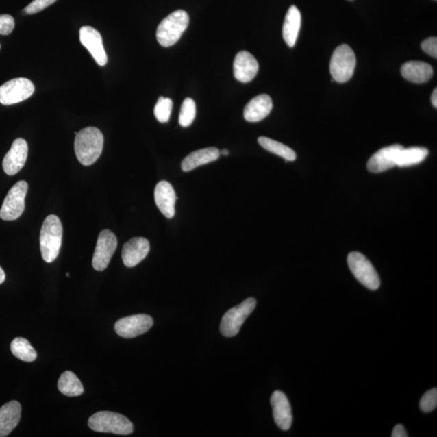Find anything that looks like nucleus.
Listing matches in <instances>:
<instances>
[{"instance_id":"1","label":"nucleus","mask_w":437,"mask_h":437,"mask_svg":"<svg viewBox=\"0 0 437 437\" xmlns=\"http://www.w3.org/2000/svg\"><path fill=\"white\" fill-rule=\"evenodd\" d=\"M104 137L99 129L89 127L77 133L75 153L84 166H92L100 158L103 149Z\"/></svg>"},{"instance_id":"2","label":"nucleus","mask_w":437,"mask_h":437,"mask_svg":"<svg viewBox=\"0 0 437 437\" xmlns=\"http://www.w3.org/2000/svg\"><path fill=\"white\" fill-rule=\"evenodd\" d=\"M62 238V226L60 218L48 216L44 221L40 234V249L45 262L51 263L59 256Z\"/></svg>"},{"instance_id":"3","label":"nucleus","mask_w":437,"mask_h":437,"mask_svg":"<svg viewBox=\"0 0 437 437\" xmlns=\"http://www.w3.org/2000/svg\"><path fill=\"white\" fill-rule=\"evenodd\" d=\"M188 13L177 10L160 22L157 30V38L160 46L169 47L176 44L188 27Z\"/></svg>"},{"instance_id":"4","label":"nucleus","mask_w":437,"mask_h":437,"mask_svg":"<svg viewBox=\"0 0 437 437\" xmlns=\"http://www.w3.org/2000/svg\"><path fill=\"white\" fill-rule=\"evenodd\" d=\"M88 426L92 431L108 432L117 435H130L134 431L133 423L121 414L99 412L88 419Z\"/></svg>"},{"instance_id":"5","label":"nucleus","mask_w":437,"mask_h":437,"mask_svg":"<svg viewBox=\"0 0 437 437\" xmlns=\"http://www.w3.org/2000/svg\"><path fill=\"white\" fill-rule=\"evenodd\" d=\"M356 66V58L349 45H341L333 53L329 64V71L338 83H345L353 77Z\"/></svg>"},{"instance_id":"6","label":"nucleus","mask_w":437,"mask_h":437,"mask_svg":"<svg viewBox=\"0 0 437 437\" xmlns=\"http://www.w3.org/2000/svg\"><path fill=\"white\" fill-rule=\"evenodd\" d=\"M256 304L255 299L249 297L227 311L221 323L220 329L223 336L227 338L236 336L245 321L255 309Z\"/></svg>"},{"instance_id":"7","label":"nucleus","mask_w":437,"mask_h":437,"mask_svg":"<svg viewBox=\"0 0 437 437\" xmlns=\"http://www.w3.org/2000/svg\"><path fill=\"white\" fill-rule=\"evenodd\" d=\"M347 264L356 279L370 290L380 287L381 280L375 269L366 257L359 252H351L347 256Z\"/></svg>"},{"instance_id":"8","label":"nucleus","mask_w":437,"mask_h":437,"mask_svg":"<svg viewBox=\"0 0 437 437\" xmlns=\"http://www.w3.org/2000/svg\"><path fill=\"white\" fill-rule=\"evenodd\" d=\"M29 185L25 181L18 182L8 191L0 209V218L3 221H16L25 210V199Z\"/></svg>"},{"instance_id":"9","label":"nucleus","mask_w":437,"mask_h":437,"mask_svg":"<svg viewBox=\"0 0 437 437\" xmlns=\"http://www.w3.org/2000/svg\"><path fill=\"white\" fill-rule=\"evenodd\" d=\"M35 88L31 80L16 78L0 87V103L5 105L19 103L33 95Z\"/></svg>"},{"instance_id":"10","label":"nucleus","mask_w":437,"mask_h":437,"mask_svg":"<svg viewBox=\"0 0 437 437\" xmlns=\"http://www.w3.org/2000/svg\"><path fill=\"white\" fill-rule=\"evenodd\" d=\"M118 247V240L110 230L101 231L98 236L97 247L92 258V267L102 271L109 266L111 258Z\"/></svg>"},{"instance_id":"11","label":"nucleus","mask_w":437,"mask_h":437,"mask_svg":"<svg viewBox=\"0 0 437 437\" xmlns=\"http://www.w3.org/2000/svg\"><path fill=\"white\" fill-rule=\"evenodd\" d=\"M153 325V320L149 315L136 314L118 320L114 329L120 337L132 338L149 332Z\"/></svg>"},{"instance_id":"12","label":"nucleus","mask_w":437,"mask_h":437,"mask_svg":"<svg viewBox=\"0 0 437 437\" xmlns=\"http://www.w3.org/2000/svg\"><path fill=\"white\" fill-rule=\"evenodd\" d=\"M79 40L84 47L90 52L97 64L103 66L108 62L101 35L97 29L91 26H83L79 29Z\"/></svg>"},{"instance_id":"13","label":"nucleus","mask_w":437,"mask_h":437,"mask_svg":"<svg viewBox=\"0 0 437 437\" xmlns=\"http://www.w3.org/2000/svg\"><path fill=\"white\" fill-rule=\"evenodd\" d=\"M28 145L25 140L20 138L13 142L3 160V168L8 175H15L21 171L28 157Z\"/></svg>"},{"instance_id":"14","label":"nucleus","mask_w":437,"mask_h":437,"mask_svg":"<svg viewBox=\"0 0 437 437\" xmlns=\"http://www.w3.org/2000/svg\"><path fill=\"white\" fill-rule=\"evenodd\" d=\"M271 404L276 425L281 430L290 429L292 423V414L287 396L282 391L276 390L271 395Z\"/></svg>"},{"instance_id":"15","label":"nucleus","mask_w":437,"mask_h":437,"mask_svg":"<svg viewBox=\"0 0 437 437\" xmlns=\"http://www.w3.org/2000/svg\"><path fill=\"white\" fill-rule=\"evenodd\" d=\"M403 149L400 145L386 147L369 160L367 168L369 172L377 173L389 171L396 166V160L399 151Z\"/></svg>"},{"instance_id":"16","label":"nucleus","mask_w":437,"mask_h":437,"mask_svg":"<svg viewBox=\"0 0 437 437\" xmlns=\"http://www.w3.org/2000/svg\"><path fill=\"white\" fill-rule=\"evenodd\" d=\"M150 244L145 238H134L125 243L123 248L122 258L124 265L134 267L139 264L148 255Z\"/></svg>"},{"instance_id":"17","label":"nucleus","mask_w":437,"mask_h":437,"mask_svg":"<svg viewBox=\"0 0 437 437\" xmlns=\"http://www.w3.org/2000/svg\"><path fill=\"white\" fill-rule=\"evenodd\" d=\"M260 65L251 53L240 51L236 55L234 62V73L236 80L248 83L255 78Z\"/></svg>"},{"instance_id":"18","label":"nucleus","mask_w":437,"mask_h":437,"mask_svg":"<svg viewBox=\"0 0 437 437\" xmlns=\"http://www.w3.org/2000/svg\"><path fill=\"white\" fill-rule=\"evenodd\" d=\"M155 204L160 212L168 218L175 216L177 195L175 189L166 181L160 182L154 191Z\"/></svg>"},{"instance_id":"19","label":"nucleus","mask_w":437,"mask_h":437,"mask_svg":"<svg viewBox=\"0 0 437 437\" xmlns=\"http://www.w3.org/2000/svg\"><path fill=\"white\" fill-rule=\"evenodd\" d=\"M273 103L271 97L266 95H258L245 105L244 118L249 123H258L266 118L271 112Z\"/></svg>"},{"instance_id":"20","label":"nucleus","mask_w":437,"mask_h":437,"mask_svg":"<svg viewBox=\"0 0 437 437\" xmlns=\"http://www.w3.org/2000/svg\"><path fill=\"white\" fill-rule=\"evenodd\" d=\"M21 417V405L11 401L0 408V437H5L14 430Z\"/></svg>"},{"instance_id":"21","label":"nucleus","mask_w":437,"mask_h":437,"mask_svg":"<svg viewBox=\"0 0 437 437\" xmlns=\"http://www.w3.org/2000/svg\"><path fill=\"white\" fill-rule=\"evenodd\" d=\"M401 73L408 82L423 84L429 82L432 77L434 68L425 62L410 61L405 62L401 68Z\"/></svg>"},{"instance_id":"22","label":"nucleus","mask_w":437,"mask_h":437,"mask_svg":"<svg viewBox=\"0 0 437 437\" xmlns=\"http://www.w3.org/2000/svg\"><path fill=\"white\" fill-rule=\"evenodd\" d=\"M220 155L221 151L214 147L195 151L182 160V169L184 172L193 171L203 164L215 162L220 158Z\"/></svg>"},{"instance_id":"23","label":"nucleus","mask_w":437,"mask_h":437,"mask_svg":"<svg viewBox=\"0 0 437 437\" xmlns=\"http://www.w3.org/2000/svg\"><path fill=\"white\" fill-rule=\"evenodd\" d=\"M301 15L296 6L290 7L285 16L283 26V37L289 47L295 46L300 32Z\"/></svg>"},{"instance_id":"24","label":"nucleus","mask_w":437,"mask_h":437,"mask_svg":"<svg viewBox=\"0 0 437 437\" xmlns=\"http://www.w3.org/2000/svg\"><path fill=\"white\" fill-rule=\"evenodd\" d=\"M429 155V150L421 147L403 149L396 160V166L401 168L414 166L423 162Z\"/></svg>"},{"instance_id":"25","label":"nucleus","mask_w":437,"mask_h":437,"mask_svg":"<svg viewBox=\"0 0 437 437\" xmlns=\"http://www.w3.org/2000/svg\"><path fill=\"white\" fill-rule=\"evenodd\" d=\"M58 388L62 395L68 397L82 395L84 391L82 382L71 371H66L62 374L58 382Z\"/></svg>"},{"instance_id":"26","label":"nucleus","mask_w":437,"mask_h":437,"mask_svg":"<svg viewBox=\"0 0 437 437\" xmlns=\"http://www.w3.org/2000/svg\"><path fill=\"white\" fill-rule=\"evenodd\" d=\"M258 142L263 149L270 151V153L279 155V157L286 160L287 162H293V160L297 159L295 151L278 141L266 137H260Z\"/></svg>"},{"instance_id":"27","label":"nucleus","mask_w":437,"mask_h":437,"mask_svg":"<svg viewBox=\"0 0 437 437\" xmlns=\"http://www.w3.org/2000/svg\"><path fill=\"white\" fill-rule=\"evenodd\" d=\"M11 351L13 355L25 362H33L37 359V352L24 338H16L11 343Z\"/></svg>"},{"instance_id":"28","label":"nucleus","mask_w":437,"mask_h":437,"mask_svg":"<svg viewBox=\"0 0 437 437\" xmlns=\"http://www.w3.org/2000/svg\"><path fill=\"white\" fill-rule=\"evenodd\" d=\"M196 116V105L191 98H186L179 114V124L182 127H188L194 122Z\"/></svg>"},{"instance_id":"29","label":"nucleus","mask_w":437,"mask_h":437,"mask_svg":"<svg viewBox=\"0 0 437 437\" xmlns=\"http://www.w3.org/2000/svg\"><path fill=\"white\" fill-rule=\"evenodd\" d=\"M172 109L173 101L171 98L160 97L155 106V117L160 123H168L171 118Z\"/></svg>"},{"instance_id":"30","label":"nucleus","mask_w":437,"mask_h":437,"mask_svg":"<svg viewBox=\"0 0 437 437\" xmlns=\"http://www.w3.org/2000/svg\"><path fill=\"white\" fill-rule=\"evenodd\" d=\"M437 405V390L434 388L422 397L420 403V408L423 412L429 413L436 408Z\"/></svg>"},{"instance_id":"31","label":"nucleus","mask_w":437,"mask_h":437,"mask_svg":"<svg viewBox=\"0 0 437 437\" xmlns=\"http://www.w3.org/2000/svg\"><path fill=\"white\" fill-rule=\"evenodd\" d=\"M56 1L57 0H34L25 8V12L26 14H35V13L44 10L45 8L51 5Z\"/></svg>"},{"instance_id":"32","label":"nucleus","mask_w":437,"mask_h":437,"mask_svg":"<svg viewBox=\"0 0 437 437\" xmlns=\"http://www.w3.org/2000/svg\"><path fill=\"white\" fill-rule=\"evenodd\" d=\"M15 27V21L10 15H0V34L8 35Z\"/></svg>"},{"instance_id":"33","label":"nucleus","mask_w":437,"mask_h":437,"mask_svg":"<svg viewBox=\"0 0 437 437\" xmlns=\"http://www.w3.org/2000/svg\"><path fill=\"white\" fill-rule=\"evenodd\" d=\"M423 51L427 55L437 58V38L436 37H431L427 38L421 44Z\"/></svg>"},{"instance_id":"34","label":"nucleus","mask_w":437,"mask_h":437,"mask_svg":"<svg viewBox=\"0 0 437 437\" xmlns=\"http://www.w3.org/2000/svg\"><path fill=\"white\" fill-rule=\"evenodd\" d=\"M392 437H408V432L402 425H396L392 432Z\"/></svg>"},{"instance_id":"35","label":"nucleus","mask_w":437,"mask_h":437,"mask_svg":"<svg viewBox=\"0 0 437 437\" xmlns=\"http://www.w3.org/2000/svg\"><path fill=\"white\" fill-rule=\"evenodd\" d=\"M432 104L436 108L437 107V89L435 88L434 92H432L431 97Z\"/></svg>"},{"instance_id":"36","label":"nucleus","mask_w":437,"mask_h":437,"mask_svg":"<svg viewBox=\"0 0 437 437\" xmlns=\"http://www.w3.org/2000/svg\"><path fill=\"white\" fill-rule=\"evenodd\" d=\"M5 278H6L5 273H4L3 270L1 269V266H0V284L4 282V280H5Z\"/></svg>"},{"instance_id":"37","label":"nucleus","mask_w":437,"mask_h":437,"mask_svg":"<svg viewBox=\"0 0 437 437\" xmlns=\"http://www.w3.org/2000/svg\"><path fill=\"white\" fill-rule=\"evenodd\" d=\"M221 154H222V155H229V150H227V149H223V150L221 151Z\"/></svg>"},{"instance_id":"38","label":"nucleus","mask_w":437,"mask_h":437,"mask_svg":"<svg viewBox=\"0 0 437 437\" xmlns=\"http://www.w3.org/2000/svg\"><path fill=\"white\" fill-rule=\"evenodd\" d=\"M66 275L68 276V277H69L70 274L69 273H66Z\"/></svg>"},{"instance_id":"39","label":"nucleus","mask_w":437,"mask_h":437,"mask_svg":"<svg viewBox=\"0 0 437 437\" xmlns=\"http://www.w3.org/2000/svg\"><path fill=\"white\" fill-rule=\"evenodd\" d=\"M0 47H1V46H0Z\"/></svg>"}]
</instances>
